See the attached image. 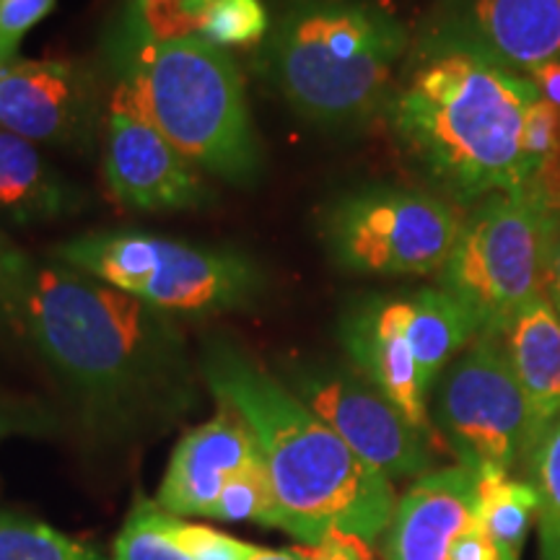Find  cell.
<instances>
[{"label": "cell", "mask_w": 560, "mask_h": 560, "mask_svg": "<svg viewBox=\"0 0 560 560\" xmlns=\"http://www.w3.org/2000/svg\"><path fill=\"white\" fill-rule=\"evenodd\" d=\"M478 522L493 542L514 558L522 556L532 516L537 514V490L529 480H516L511 472H480Z\"/></svg>", "instance_id": "cell-20"}, {"label": "cell", "mask_w": 560, "mask_h": 560, "mask_svg": "<svg viewBox=\"0 0 560 560\" xmlns=\"http://www.w3.org/2000/svg\"><path fill=\"white\" fill-rule=\"evenodd\" d=\"M115 94L190 159L200 172L231 185H252L262 151L234 58L213 42L159 39L128 19L115 34Z\"/></svg>", "instance_id": "cell-4"}, {"label": "cell", "mask_w": 560, "mask_h": 560, "mask_svg": "<svg viewBox=\"0 0 560 560\" xmlns=\"http://www.w3.org/2000/svg\"><path fill=\"white\" fill-rule=\"evenodd\" d=\"M478 520V480L462 465L416 478L384 532L387 560H450L457 537Z\"/></svg>", "instance_id": "cell-15"}, {"label": "cell", "mask_w": 560, "mask_h": 560, "mask_svg": "<svg viewBox=\"0 0 560 560\" xmlns=\"http://www.w3.org/2000/svg\"><path fill=\"white\" fill-rule=\"evenodd\" d=\"M527 470L537 490L542 560H560V423L537 446Z\"/></svg>", "instance_id": "cell-24"}, {"label": "cell", "mask_w": 560, "mask_h": 560, "mask_svg": "<svg viewBox=\"0 0 560 560\" xmlns=\"http://www.w3.org/2000/svg\"><path fill=\"white\" fill-rule=\"evenodd\" d=\"M408 301V340L416 355L420 384L425 392L436 387L446 366L478 338V322L444 289H420Z\"/></svg>", "instance_id": "cell-19"}, {"label": "cell", "mask_w": 560, "mask_h": 560, "mask_svg": "<svg viewBox=\"0 0 560 560\" xmlns=\"http://www.w3.org/2000/svg\"><path fill=\"white\" fill-rule=\"evenodd\" d=\"M542 293L552 304V310L560 314V215L550 219L542 265Z\"/></svg>", "instance_id": "cell-33"}, {"label": "cell", "mask_w": 560, "mask_h": 560, "mask_svg": "<svg viewBox=\"0 0 560 560\" xmlns=\"http://www.w3.org/2000/svg\"><path fill=\"white\" fill-rule=\"evenodd\" d=\"M52 257L172 317L244 310L262 291V272L247 255L145 231H89L58 244Z\"/></svg>", "instance_id": "cell-6"}, {"label": "cell", "mask_w": 560, "mask_h": 560, "mask_svg": "<svg viewBox=\"0 0 560 560\" xmlns=\"http://www.w3.org/2000/svg\"><path fill=\"white\" fill-rule=\"evenodd\" d=\"M450 34L524 75L560 60V0H472Z\"/></svg>", "instance_id": "cell-16"}, {"label": "cell", "mask_w": 560, "mask_h": 560, "mask_svg": "<svg viewBox=\"0 0 560 560\" xmlns=\"http://www.w3.org/2000/svg\"><path fill=\"white\" fill-rule=\"evenodd\" d=\"M166 532L192 560H252L257 552V545L242 542L219 529L185 522L172 514H166Z\"/></svg>", "instance_id": "cell-27"}, {"label": "cell", "mask_w": 560, "mask_h": 560, "mask_svg": "<svg viewBox=\"0 0 560 560\" xmlns=\"http://www.w3.org/2000/svg\"><path fill=\"white\" fill-rule=\"evenodd\" d=\"M322 242L338 268L359 276H433L462 231L452 202L408 187L374 185L325 208Z\"/></svg>", "instance_id": "cell-8"}, {"label": "cell", "mask_w": 560, "mask_h": 560, "mask_svg": "<svg viewBox=\"0 0 560 560\" xmlns=\"http://www.w3.org/2000/svg\"><path fill=\"white\" fill-rule=\"evenodd\" d=\"M524 75L535 83L537 94L545 96V100H550L556 107H560V60L545 62V66L529 70V73Z\"/></svg>", "instance_id": "cell-34"}, {"label": "cell", "mask_w": 560, "mask_h": 560, "mask_svg": "<svg viewBox=\"0 0 560 560\" xmlns=\"http://www.w3.org/2000/svg\"><path fill=\"white\" fill-rule=\"evenodd\" d=\"M208 520L215 522H255L262 527H278V501L272 493V482L265 467L262 454L244 467L240 475L229 480L219 501L210 509Z\"/></svg>", "instance_id": "cell-22"}, {"label": "cell", "mask_w": 560, "mask_h": 560, "mask_svg": "<svg viewBox=\"0 0 560 560\" xmlns=\"http://www.w3.org/2000/svg\"><path fill=\"white\" fill-rule=\"evenodd\" d=\"M280 382L387 480L420 478L433 470L429 436L361 371L332 363H293Z\"/></svg>", "instance_id": "cell-10"}, {"label": "cell", "mask_w": 560, "mask_h": 560, "mask_svg": "<svg viewBox=\"0 0 560 560\" xmlns=\"http://www.w3.org/2000/svg\"><path fill=\"white\" fill-rule=\"evenodd\" d=\"M16 325L39 355L104 418L182 405L190 387L185 335L172 314L66 265H37Z\"/></svg>", "instance_id": "cell-1"}, {"label": "cell", "mask_w": 560, "mask_h": 560, "mask_svg": "<svg viewBox=\"0 0 560 560\" xmlns=\"http://www.w3.org/2000/svg\"><path fill=\"white\" fill-rule=\"evenodd\" d=\"M436 423L459 465L475 475L527 465V402L501 338L478 335L446 366Z\"/></svg>", "instance_id": "cell-9"}, {"label": "cell", "mask_w": 560, "mask_h": 560, "mask_svg": "<svg viewBox=\"0 0 560 560\" xmlns=\"http://www.w3.org/2000/svg\"><path fill=\"white\" fill-rule=\"evenodd\" d=\"M213 0H130L125 19L159 39L200 34V21Z\"/></svg>", "instance_id": "cell-26"}, {"label": "cell", "mask_w": 560, "mask_h": 560, "mask_svg": "<svg viewBox=\"0 0 560 560\" xmlns=\"http://www.w3.org/2000/svg\"><path fill=\"white\" fill-rule=\"evenodd\" d=\"M34 268L37 265L24 252L13 247L3 236V231H0V314H5L13 322H16L19 306L32 283Z\"/></svg>", "instance_id": "cell-30"}, {"label": "cell", "mask_w": 560, "mask_h": 560, "mask_svg": "<svg viewBox=\"0 0 560 560\" xmlns=\"http://www.w3.org/2000/svg\"><path fill=\"white\" fill-rule=\"evenodd\" d=\"M306 560H371L369 542L361 537L342 535V532H332L325 540L317 545H304Z\"/></svg>", "instance_id": "cell-32"}, {"label": "cell", "mask_w": 560, "mask_h": 560, "mask_svg": "<svg viewBox=\"0 0 560 560\" xmlns=\"http://www.w3.org/2000/svg\"><path fill=\"white\" fill-rule=\"evenodd\" d=\"M450 560H520L511 552L501 548L499 542H493L488 537V532L482 529V524L475 520L454 542L450 552Z\"/></svg>", "instance_id": "cell-31"}, {"label": "cell", "mask_w": 560, "mask_h": 560, "mask_svg": "<svg viewBox=\"0 0 560 560\" xmlns=\"http://www.w3.org/2000/svg\"><path fill=\"white\" fill-rule=\"evenodd\" d=\"M550 219L524 192L480 200L465 221L439 289L472 314L480 335L499 338L542 293Z\"/></svg>", "instance_id": "cell-7"}, {"label": "cell", "mask_w": 560, "mask_h": 560, "mask_svg": "<svg viewBox=\"0 0 560 560\" xmlns=\"http://www.w3.org/2000/svg\"><path fill=\"white\" fill-rule=\"evenodd\" d=\"M58 0H0V55L16 60V52L34 26L42 24Z\"/></svg>", "instance_id": "cell-29"}, {"label": "cell", "mask_w": 560, "mask_h": 560, "mask_svg": "<svg viewBox=\"0 0 560 560\" xmlns=\"http://www.w3.org/2000/svg\"><path fill=\"white\" fill-rule=\"evenodd\" d=\"M535 96L527 75L439 34L392 91L384 117L412 164L470 206L527 185L524 115Z\"/></svg>", "instance_id": "cell-2"}, {"label": "cell", "mask_w": 560, "mask_h": 560, "mask_svg": "<svg viewBox=\"0 0 560 560\" xmlns=\"http://www.w3.org/2000/svg\"><path fill=\"white\" fill-rule=\"evenodd\" d=\"M115 560H192L166 532V511L138 495L115 540Z\"/></svg>", "instance_id": "cell-23"}, {"label": "cell", "mask_w": 560, "mask_h": 560, "mask_svg": "<svg viewBox=\"0 0 560 560\" xmlns=\"http://www.w3.org/2000/svg\"><path fill=\"white\" fill-rule=\"evenodd\" d=\"M252 560H306L304 550L291 548V550H270V548H257Z\"/></svg>", "instance_id": "cell-35"}, {"label": "cell", "mask_w": 560, "mask_h": 560, "mask_svg": "<svg viewBox=\"0 0 560 560\" xmlns=\"http://www.w3.org/2000/svg\"><path fill=\"white\" fill-rule=\"evenodd\" d=\"M202 380L260 444L280 524L304 545L332 532L374 542L397 509L392 480L363 462L278 376L229 342H210Z\"/></svg>", "instance_id": "cell-3"}, {"label": "cell", "mask_w": 560, "mask_h": 560, "mask_svg": "<svg viewBox=\"0 0 560 560\" xmlns=\"http://www.w3.org/2000/svg\"><path fill=\"white\" fill-rule=\"evenodd\" d=\"M94 104L89 75L68 60H13L0 73V130L34 145L81 143Z\"/></svg>", "instance_id": "cell-12"}, {"label": "cell", "mask_w": 560, "mask_h": 560, "mask_svg": "<svg viewBox=\"0 0 560 560\" xmlns=\"http://www.w3.org/2000/svg\"><path fill=\"white\" fill-rule=\"evenodd\" d=\"M260 444L234 410L187 431L161 480L156 503L172 516H208L234 475L260 457Z\"/></svg>", "instance_id": "cell-14"}, {"label": "cell", "mask_w": 560, "mask_h": 560, "mask_svg": "<svg viewBox=\"0 0 560 560\" xmlns=\"http://www.w3.org/2000/svg\"><path fill=\"white\" fill-rule=\"evenodd\" d=\"M0 560H104V556L50 524L0 511Z\"/></svg>", "instance_id": "cell-21"}, {"label": "cell", "mask_w": 560, "mask_h": 560, "mask_svg": "<svg viewBox=\"0 0 560 560\" xmlns=\"http://www.w3.org/2000/svg\"><path fill=\"white\" fill-rule=\"evenodd\" d=\"M83 195L55 172L37 145L0 130V215L16 226L79 213Z\"/></svg>", "instance_id": "cell-18"}, {"label": "cell", "mask_w": 560, "mask_h": 560, "mask_svg": "<svg viewBox=\"0 0 560 560\" xmlns=\"http://www.w3.org/2000/svg\"><path fill=\"white\" fill-rule=\"evenodd\" d=\"M104 179L117 202L143 213L192 210L213 198L198 166L117 94L104 136Z\"/></svg>", "instance_id": "cell-11"}, {"label": "cell", "mask_w": 560, "mask_h": 560, "mask_svg": "<svg viewBox=\"0 0 560 560\" xmlns=\"http://www.w3.org/2000/svg\"><path fill=\"white\" fill-rule=\"evenodd\" d=\"M408 30L374 0H291L265 47V73L301 120L355 128L384 115Z\"/></svg>", "instance_id": "cell-5"}, {"label": "cell", "mask_w": 560, "mask_h": 560, "mask_svg": "<svg viewBox=\"0 0 560 560\" xmlns=\"http://www.w3.org/2000/svg\"><path fill=\"white\" fill-rule=\"evenodd\" d=\"M9 62H13V60H9V58H3V55H0V73H3V68L9 66Z\"/></svg>", "instance_id": "cell-36"}, {"label": "cell", "mask_w": 560, "mask_h": 560, "mask_svg": "<svg viewBox=\"0 0 560 560\" xmlns=\"http://www.w3.org/2000/svg\"><path fill=\"white\" fill-rule=\"evenodd\" d=\"M270 19L262 0H213L200 21V37L215 47H249L265 39Z\"/></svg>", "instance_id": "cell-25"}, {"label": "cell", "mask_w": 560, "mask_h": 560, "mask_svg": "<svg viewBox=\"0 0 560 560\" xmlns=\"http://www.w3.org/2000/svg\"><path fill=\"white\" fill-rule=\"evenodd\" d=\"M560 156V107L537 94L524 115V161L529 174Z\"/></svg>", "instance_id": "cell-28"}, {"label": "cell", "mask_w": 560, "mask_h": 560, "mask_svg": "<svg viewBox=\"0 0 560 560\" xmlns=\"http://www.w3.org/2000/svg\"><path fill=\"white\" fill-rule=\"evenodd\" d=\"M405 322V296H366L342 317L340 340L355 371H361L420 433L429 436V392L420 384Z\"/></svg>", "instance_id": "cell-13"}, {"label": "cell", "mask_w": 560, "mask_h": 560, "mask_svg": "<svg viewBox=\"0 0 560 560\" xmlns=\"http://www.w3.org/2000/svg\"><path fill=\"white\" fill-rule=\"evenodd\" d=\"M527 402V467L537 446L560 423V314L545 296L499 335Z\"/></svg>", "instance_id": "cell-17"}]
</instances>
